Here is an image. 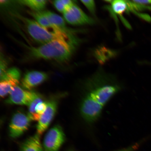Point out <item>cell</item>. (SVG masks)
Returning a JSON list of instances; mask_svg holds the SVG:
<instances>
[{
    "mask_svg": "<svg viewBox=\"0 0 151 151\" xmlns=\"http://www.w3.org/2000/svg\"><path fill=\"white\" fill-rule=\"evenodd\" d=\"M114 80L112 76L99 70L87 79L85 95L104 107L121 90Z\"/></svg>",
    "mask_w": 151,
    "mask_h": 151,
    "instance_id": "1",
    "label": "cell"
},
{
    "mask_svg": "<svg viewBox=\"0 0 151 151\" xmlns=\"http://www.w3.org/2000/svg\"><path fill=\"white\" fill-rule=\"evenodd\" d=\"M112 10L115 13L122 15L127 11L128 5L127 1L122 0L110 1Z\"/></svg>",
    "mask_w": 151,
    "mask_h": 151,
    "instance_id": "18",
    "label": "cell"
},
{
    "mask_svg": "<svg viewBox=\"0 0 151 151\" xmlns=\"http://www.w3.org/2000/svg\"><path fill=\"white\" fill-rule=\"evenodd\" d=\"M42 12L51 22L61 31L66 33L71 34L72 31L66 26L65 20L61 16L51 11L46 10L42 11Z\"/></svg>",
    "mask_w": 151,
    "mask_h": 151,
    "instance_id": "12",
    "label": "cell"
},
{
    "mask_svg": "<svg viewBox=\"0 0 151 151\" xmlns=\"http://www.w3.org/2000/svg\"><path fill=\"white\" fill-rule=\"evenodd\" d=\"M35 94V92L26 90L17 86L9 94L5 103L7 104L28 106L32 100Z\"/></svg>",
    "mask_w": 151,
    "mask_h": 151,
    "instance_id": "8",
    "label": "cell"
},
{
    "mask_svg": "<svg viewBox=\"0 0 151 151\" xmlns=\"http://www.w3.org/2000/svg\"><path fill=\"white\" fill-rule=\"evenodd\" d=\"M48 78V75L43 72L28 71L24 75L22 79V86L24 89L29 91L42 84Z\"/></svg>",
    "mask_w": 151,
    "mask_h": 151,
    "instance_id": "10",
    "label": "cell"
},
{
    "mask_svg": "<svg viewBox=\"0 0 151 151\" xmlns=\"http://www.w3.org/2000/svg\"><path fill=\"white\" fill-rule=\"evenodd\" d=\"M63 15L64 20L73 25H90L95 22L75 3L63 13Z\"/></svg>",
    "mask_w": 151,
    "mask_h": 151,
    "instance_id": "7",
    "label": "cell"
},
{
    "mask_svg": "<svg viewBox=\"0 0 151 151\" xmlns=\"http://www.w3.org/2000/svg\"><path fill=\"white\" fill-rule=\"evenodd\" d=\"M43 101V98L42 96L36 92H35L33 99L28 106V114L32 120L39 121L40 120V119L36 114L35 109L37 104Z\"/></svg>",
    "mask_w": 151,
    "mask_h": 151,
    "instance_id": "14",
    "label": "cell"
},
{
    "mask_svg": "<svg viewBox=\"0 0 151 151\" xmlns=\"http://www.w3.org/2000/svg\"><path fill=\"white\" fill-rule=\"evenodd\" d=\"M19 82L12 81H1L0 83V95L1 97H4L14 89L15 87L18 86Z\"/></svg>",
    "mask_w": 151,
    "mask_h": 151,
    "instance_id": "16",
    "label": "cell"
},
{
    "mask_svg": "<svg viewBox=\"0 0 151 151\" xmlns=\"http://www.w3.org/2000/svg\"><path fill=\"white\" fill-rule=\"evenodd\" d=\"M29 14L36 21L43 27L55 32L62 31L50 22L47 17L43 14L42 11L40 12L29 11Z\"/></svg>",
    "mask_w": 151,
    "mask_h": 151,
    "instance_id": "13",
    "label": "cell"
},
{
    "mask_svg": "<svg viewBox=\"0 0 151 151\" xmlns=\"http://www.w3.org/2000/svg\"><path fill=\"white\" fill-rule=\"evenodd\" d=\"M54 6L60 12L63 13L69 9L74 3L70 0H58L52 1Z\"/></svg>",
    "mask_w": 151,
    "mask_h": 151,
    "instance_id": "19",
    "label": "cell"
},
{
    "mask_svg": "<svg viewBox=\"0 0 151 151\" xmlns=\"http://www.w3.org/2000/svg\"><path fill=\"white\" fill-rule=\"evenodd\" d=\"M78 42L55 39L37 47H28L29 53L36 59L65 63L70 59Z\"/></svg>",
    "mask_w": 151,
    "mask_h": 151,
    "instance_id": "2",
    "label": "cell"
},
{
    "mask_svg": "<svg viewBox=\"0 0 151 151\" xmlns=\"http://www.w3.org/2000/svg\"><path fill=\"white\" fill-rule=\"evenodd\" d=\"M103 106L90 98L85 95L80 105L81 116L87 122L92 124L99 118Z\"/></svg>",
    "mask_w": 151,
    "mask_h": 151,
    "instance_id": "5",
    "label": "cell"
},
{
    "mask_svg": "<svg viewBox=\"0 0 151 151\" xmlns=\"http://www.w3.org/2000/svg\"><path fill=\"white\" fill-rule=\"evenodd\" d=\"M134 2L145 5H151V0L148 1H132Z\"/></svg>",
    "mask_w": 151,
    "mask_h": 151,
    "instance_id": "23",
    "label": "cell"
},
{
    "mask_svg": "<svg viewBox=\"0 0 151 151\" xmlns=\"http://www.w3.org/2000/svg\"><path fill=\"white\" fill-rule=\"evenodd\" d=\"M47 107V103L43 101L37 104L36 106L35 112L40 119L46 111Z\"/></svg>",
    "mask_w": 151,
    "mask_h": 151,
    "instance_id": "20",
    "label": "cell"
},
{
    "mask_svg": "<svg viewBox=\"0 0 151 151\" xmlns=\"http://www.w3.org/2000/svg\"><path fill=\"white\" fill-rule=\"evenodd\" d=\"M20 77V70L16 68H12L7 70L1 76V82L12 81L19 82Z\"/></svg>",
    "mask_w": 151,
    "mask_h": 151,
    "instance_id": "17",
    "label": "cell"
},
{
    "mask_svg": "<svg viewBox=\"0 0 151 151\" xmlns=\"http://www.w3.org/2000/svg\"><path fill=\"white\" fill-rule=\"evenodd\" d=\"M28 34L33 39L41 45L54 40L62 39L75 42L76 40L73 34H68L61 31H54L47 29L35 20L19 16Z\"/></svg>",
    "mask_w": 151,
    "mask_h": 151,
    "instance_id": "3",
    "label": "cell"
},
{
    "mask_svg": "<svg viewBox=\"0 0 151 151\" xmlns=\"http://www.w3.org/2000/svg\"><path fill=\"white\" fill-rule=\"evenodd\" d=\"M81 1L86 6L91 13L92 14H95L96 5L94 1L89 0V1Z\"/></svg>",
    "mask_w": 151,
    "mask_h": 151,
    "instance_id": "21",
    "label": "cell"
},
{
    "mask_svg": "<svg viewBox=\"0 0 151 151\" xmlns=\"http://www.w3.org/2000/svg\"><path fill=\"white\" fill-rule=\"evenodd\" d=\"M139 146V145L136 143V144L128 147L127 148L118 151H134L138 148Z\"/></svg>",
    "mask_w": 151,
    "mask_h": 151,
    "instance_id": "22",
    "label": "cell"
},
{
    "mask_svg": "<svg viewBox=\"0 0 151 151\" xmlns=\"http://www.w3.org/2000/svg\"><path fill=\"white\" fill-rule=\"evenodd\" d=\"M32 120L28 113L18 110L13 115L9 127L10 137L16 138L23 134L29 127Z\"/></svg>",
    "mask_w": 151,
    "mask_h": 151,
    "instance_id": "4",
    "label": "cell"
},
{
    "mask_svg": "<svg viewBox=\"0 0 151 151\" xmlns=\"http://www.w3.org/2000/svg\"><path fill=\"white\" fill-rule=\"evenodd\" d=\"M20 151H43L40 135L37 133L28 138L20 146Z\"/></svg>",
    "mask_w": 151,
    "mask_h": 151,
    "instance_id": "11",
    "label": "cell"
},
{
    "mask_svg": "<svg viewBox=\"0 0 151 151\" xmlns=\"http://www.w3.org/2000/svg\"><path fill=\"white\" fill-rule=\"evenodd\" d=\"M47 103L46 110L40 119L37 126V133L40 136L50 126L57 110L58 103L55 99L50 100Z\"/></svg>",
    "mask_w": 151,
    "mask_h": 151,
    "instance_id": "9",
    "label": "cell"
},
{
    "mask_svg": "<svg viewBox=\"0 0 151 151\" xmlns=\"http://www.w3.org/2000/svg\"><path fill=\"white\" fill-rule=\"evenodd\" d=\"M65 140V135L61 126H55L45 135L43 148L45 151H58Z\"/></svg>",
    "mask_w": 151,
    "mask_h": 151,
    "instance_id": "6",
    "label": "cell"
},
{
    "mask_svg": "<svg viewBox=\"0 0 151 151\" xmlns=\"http://www.w3.org/2000/svg\"><path fill=\"white\" fill-rule=\"evenodd\" d=\"M18 1L21 4L29 7L33 11L40 12L43 11L48 1L46 0H22Z\"/></svg>",
    "mask_w": 151,
    "mask_h": 151,
    "instance_id": "15",
    "label": "cell"
}]
</instances>
